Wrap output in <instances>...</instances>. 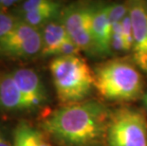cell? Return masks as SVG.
Returning <instances> with one entry per match:
<instances>
[{
  "label": "cell",
  "instance_id": "cell-22",
  "mask_svg": "<svg viewBox=\"0 0 147 146\" xmlns=\"http://www.w3.org/2000/svg\"><path fill=\"white\" fill-rule=\"evenodd\" d=\"M144 4H145V8H146V11H147V1L144 2Z\"/></svg>",
  "mask_w": 147,
  "mask_h": 146
},
{
  "label": "cell",
  "instance_id": "cell-17",
  "mask_svg": "<svg viewBox=\"0 0 147 146\" xmlns=\"http://www.w3.org/2000/svg\"><path fill=\"white\" fill-rule=\"evenodd\" d=\"M19 1H10V0H0V11L8 12L10 11V9L11 7H16L19 4Z\"/></svg>",
  "mask_w": 147,
  "mask_h": 146
},
{
  "label": "cell",
  "instance_id": "cell-11",
  "mask_svg": "<svg viewBox=\"0 0 147 146\" xmlns=\"http://www.w3.org/2000/svg\"><path fill=\"white\" fill-rule=\"evenodd\" d=\"M42 57H56L58 49L68 38L65 28L61 20H53L42 28Z\"/></svg>",
  "mask_w": 147,
  "mask_h": 146
},
{
  "label": "cell",
  "instance_id": "cell-21",
  "mask_svg": "<svg viewBox=\"0 0 147 146\" xmlns=\"http://www.w3.org/2000/svg\"><path fill=\"white\" fill-rule=\"evenodd\" d=\"M143 104H144V106H145V109L147 111V102H143Z\"/></svg>",
  "mask_w": 147,
  "mask_h": 146
},
{
  "label": "cell",
  "instance_id": "cell-19",
  "mask_svg": "<svg viewBox=\"0 0 147 146\" xmlns=\"http://www.w3.org/2000/svg\"><path fill=\"white\" fill-rule=\"evenodd\" d=\"M41 146H52L51 143H49L48 141H46V139H44L43 142H42V145Z\"/></svg>",
  "mask_w": 147,
  "mask_h": 146
},
{
  "label": "cell",
  "instance_id": "cell-16",
  "mask_svg": "<svg viewBox=\"0 0 147 146\" xmlns=\"http://www.w3.org/2000/svg\"><path fill=\"white\" fill-rule=\"evenodd\" d=\"M80 48L75 45V43L71 40L69 37L63 43V45L58 49L57 55L58 56H71V55H78L80 52Z\"/></svg>",
  "mask_w": 147,
  "mask_h": 146
},
{
  "label": "cell",
  "instance_id": "cell-5",
  "mask_svg": "<svg viewBox=\"0 0 147 146\" xmlns=\"http://www.w3.org/2000/svg\"><path fill=\"white\" fill-rule=\"evenodd\" d=\"M60 20L65 28L68 37L80 50L96 56L92 38V4L73 3L62 11Z\"/></svg>",
  "mask_w": 147,
  "mask_h": 146
},
{
  "label": "cell",
  "instance_id": "cell-4",
  "mask_svg": "<svg viewBox=\"0 0 147 146\" xmlns=\"http://www.w3.org/2000/svg\"><path fill=\"white\" fill-rule=\"evenodd\" d=\"M106 143L108 146H147L145 115L131 107H121L112 112Z\"/></svg>",
  "mask_w": 147,
  "mask_h": 146
},
{
  "label": "cell",
  "instance_id": "cell-7",
  "mask_svg": "<svg viewBox=\"0 0 147 146\" xmlns=\"http://www.w3.org/2000/svg\"><path fill=\"white\" fill-rule=\"evenodd\" d=\"M128 9L133 29V60L147 73V11L144 2L129 1Z\"/></svg>",
  "mask_w": 147,
  "mask_h": 146
},
{
  "label": "cell",
  "instance_id": "cell-8",
  "mask_svg": "<svg viewBox=\"0 0 147 146\" xmlns=\"http://www.w3.org/2000/svg\"><path fill=\"white\" fill-rule=\"evenodd\" d=\"M19 87L30 111L44 106L48 102V94L39 75L32 68H16L11 71Z\"/></svg>",
  "mask_w": 147,
  "mask_h": 146
},
{
  "label": "cell",
  "instance_id": "cell-6",
  "mask_svg": "<svg viewBox=\"0 0 147 146\" xmlns=\"http://www.w3.org/2000/svg\"><path fill=\"white\" fill-rule=\"evenodd\" d=\"M41 30L19 19L11 32L0 41V55L10 58L33 57L41 53Z\"/></svg>",
  "mask_w": 147,
  "mask_h": 146
},
{
  "label": "cell",
  "instance_id": "cell-20",
  "mask_svg": "<svg viewBox=\"0 0 147 146\" xmlns=\"http://www.w3.org/2000/svg\"><path fill=\"white\" fill-rule=\"evenodd\" d=\"M143 102H147V92L143 95Z\"/></svg>",
  "mask_w": 147,
  "mask_h": 146
},
{
  "label": "cell",
  "instance_id": "cell-12",
  "mask_svg": "<svg viewBox=\"0 0 147 146\" xmlns=\"http://www.w3.org/2000/svg\"><path fill=\"white\" fill-rule=\"evenodd\" d=\"M44 139L41 131L26 122H21L14 129L12 146H41Z\"/></svg>",
  "mask_w": 147,
  "mask_h": 146
},
{
  "label": "cell",
  "instance_id": "cell-15",
  "mask_svg": "<svg viewBox=\"0 0 147 146\" xmlns=\"http://www.w3.org/2000/svg\"><path fill=\"white\" fill-rule=\"evenodd\" d=\"M121 32H123V37L125 43L127 51H130L133 49L134 45V37H133V29L132 23H131V18L129 12L125 15V17L121 20Z\"/></svg>",
  "mask_w": 147,
  "mask_h": 146
},
{
  "label": "cell",
  "instance_id": "cell-13",
  "mask_svg": "<svg viewBox=\"0 0 147 146\" xmlns=\"http://www.w3.org/2000/svg\"><path fill=\"white\" fill-rule=\"evenodd\" d=\"M129 12L128 3H115L109 4L108 7V16L111 25L115 23H120Z\"/></svg>",
  "mask_w": 147,
  "mask_h": 146
},
{
  "label": "cell",
  "instance_id": "cell-18",
  "mask_svg": "<svg viewBox=\"0 0 147 146\" xmlns=\"http://www.w3.org/2000/svg\"><path fill=\"white\" fill-rule=\"evenodd\" d=\"M0 146H12L11 141L4 135V133H2L1 130H0Z\"/></svg>",
  "mask_w": 147,
  "mask_h": 146
},
{
  "label": "cell",
  "instance_id": "cell-9",
  "mask_svg": "<svg viewBox=\"0 0 147 146\" xmlns=\"http://www.w3.org/2000/svg\"><path fill=\"white\" fill-rule=\"evenodd\" d=\"M109 4H92V38L96 56H108L112 52V25L108 16Z\"/></svg>",
  "mask_w": 147,
  "mask_h": 146
},
{
  "label": "cell",
  "instance_id": "cell-14",
  "mask_svg": "<svg viewBox=\"0 0 147 146\" xmlns=\"http://www.w3.org/2000/svg\"><path fill=\"white\" fill-rule=\"evenodd\" d=\"M17 20L12 13L0 11V41L12 30Z\"/></svg>",
  "mask_w": 147,
  "mask_h": 146
},
{
  "label": "cell",
  "instance_id": "cell-2",
  "mask_svg": "<svg viewBox=\"0 0 147 146\" xmlns=\"http://www.w3.org/2000/svg\"><path fill=\"white\" fill-rule=\"evenodd\" d=\"M94 87L109 101H134L143 94V79L137 67L124 59H111L94 71Z\"/></svg>",
  "mask_w": 147,
  "mask_h": 146
},
{
  "label": "cell",
  "instance_id": "cell-1",
  "mask_svg": "<svg viewBox=\"0 0 147 146\" xmlns=\"http://www.w3.org/2000/svg\"><path fill=\"white\" fill-rule=\"evenodd\" d=\"M110 115L105 105L87 100L57 108L40 127L62 146H102Z\"/></svg>",
  "mask_w": 147,
  "mask_h": 146
},
{
  "label": "cell",
  "instance_id": "cell-3",
  "mask_svg": "<svg viewBox=\"0 0 147 146\" xmlns=\"http://www.w3.org/2000/svg\"><path fill=\"white\" fill-rule=\"evenodd\" d=\"M49 71L57 98L64 105L86 101L94 87V73L79 55L54 57Z\"/></svg>",
  "mask_w": 147,
  "mask_h": 146
},
{
  "label": "cell",
  "instance_id": "cell-10",
  "mask_svg": "<svg viewBox=\"0 0 147 146\" xmlns=\"http://www.w3.org/2000/svg\"><path fill=\"white\" fill-rule=\"evenodd\" d=\"M0 111H30L29 106L11 72L0 73Z\"/></svg>",
  "mask_w": 147,
  "mask_h": 146
}]
</instances>
